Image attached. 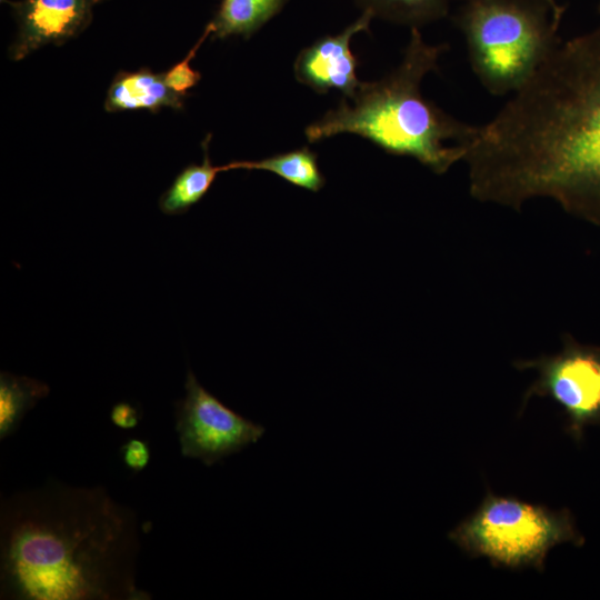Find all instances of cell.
I'll return each instance as SVG.
<instances>
[{
	"mask_svg": "<svg viewBox=\"0 0 600 600\" xmlns=\"http://www.w3.org/2000/svg\"><path fill=\"white\" fill-rule=\"evenodd\" d=\"M123 463L133 472L142 471L150 461V448L147 441L132 438L120 449Z\"/></svg>",
	"mask_w": 600,
	"mask_h": 600,
	"instance_id": "obj_17",
	"label": "cell"
},
{
	"mask_svg": "<svg viewBox=\"0 0 600 600\" xmlns=\"http://www.w3.org/2000/svg\"><path fill=\"white\" fill-rule=\"evenodd\" d=\"M373 18L406 24L410 28L434 22L444 18L449 0H357Z\"/></svg>",
	"mask_w": 600,
	"mask_h": 600,
	"instance_id": "obj_15",
	"label": "cell"
},
{
	"mask_svg": "<svg viewBox=\"0 0 600 600\" xmlns=\"http://www.w3.org/2000/svg\"><path fill=\"white\" fill-rule=\"evenodd\" d=\"M373 16L363 10L362 14L343 31L326 36L304 48L294 62V74L299 82L318 93L337 89L351 98L361 82L357 78V58L350 49L352 37L367 31Z\"/></svg>",
	"mask_w": 600,
	"mask_h": 600,
	"instance_id": "obj_9",
	"label": "cell"
},
{
	"mask_svg": "<svg viewBox=\"0 0 600 600\" xmlns=\"http://www.w3.org/2000/svg\"><path fill=\"white\" fill-rule=\"evenodd\" d=\"M563 11L549 0H464L456 24L489 93H513L528 81L561 41Z\"/></svg>",
	"mask_w": 600,
	"mask_h": 600,
	"instance_id": "obj_4",
	"label": "cell"
},
{
	"mask_svg": "<svg viewBox=\"0 0 600 600\" xmlns=\"http://www.w3.org/2000/svg\"><path fill=\"white\" fill-rule=\"evenodd\" d=\"M562 343L558 353L513 362L516 369L538 374L522 397L520 414L532 397H548L561 407L566 431L579 443L587 427L600 426V347L580 343L570 334Z\"/></svg>",
	"mask_w": 600,
	"mask_h": 600,
	"instance_id": "obj_6",
	"label": "cell"
},
{
	"mask_svg": "<svg viewBox=\"0 0 600 600\" xmlns=\"http://www.w3.org/2000/svg\"><path fill=\"white\" fill-rule=\"evenodd\" d=\"M448 539L473 559L487 558L494 568L539 572L550 549L562 543L582 547L586 541L569 509L552 510L490 489Z\"/></svg>",
	"mask_w": 600,
	"mask_h": 600,
	"instance_id": "obj_5",
	"label": "cell"
},
{
	"mask_svg": "<svg viewBox=\"0 0 600 600\" xmlns=\"http://www.w3.org/2000/svg\"><path fill=\"white\" fill-rule=\"evenodd\" d=\"M463 162L480 202L520 210L550 199L600 228V20L552 49L478 127Z\"/></svg>",
	"mask_w": 600,
	"mask_h": 600,
	"instance_id": "obj_1",
	"label": "cell"
},
{
	"mask_svg": "<svg viewBox=\"0 0 600 600\" xmlns=\"http://www.w3.org/2000/svg\"><path fill=\"white\" fill-rule=\"evenodd\" d=\"M289 0H221L213 19L208 23L211 39L230 36L250 38L278 14Z\"/></svg>",
	"mask_w": 600,
	"mask_h": 600,
	"instance_id": "obj_11",
	"label": "cell"
},
{
	"mask_svg": "<svg viewBox=\"0 0 600 600\" xmlns=\"http://www.w3.org/2000/svg\"><path fill=\"white\" fill-rule=\"evenodd\" d=\"M141 414L139 409L129 402L116 403L110 412L111 422L120 429H133L138 426Z\"/></svg>",
	"mask_w": 600,
	"mask_h": 600,
	"instance_id": "obj_18",
	"label": "cell"
},
{
	"mask_svg": "<svg viewBox=\"0 0 600 600\" xmlns=\"http://www.w3.org/2000/svg\"><path fill=\"white\" fill-rule=\"evenodd\" d=\"M209 36H211V28L209 24H207L202 36L193 48L190 49L186 58L163 73L166 83L177 93L186 96L188 90L193 88L201 79L200 72L191 68L190 61L193 59L198 49Z\"/></svg>",
	"mask_w": 600,
	"mask_h": 600,
	"instance_id": "obj_16",
	"label": "cell"
},
{
	"mask_svg": "<svg viewBox=\"0 0 600 600\" xmlns=\"http://www.w3.org/2000/svg\"><path fill=\"white\" fill-rule=\"evenodd\" d=\"M186 396L176 402V431L181 454L211 467L256 443L262 424L239 414L204 389L188 370Z\"/></svg>",
	"mask_w": 600,
	"mask_h": 600,
	"instance_id": "obj_7",
	"label": "cell"
},
{
	"mask_svg": "<svg viewBox=\"0 0 600 600\" xmlns=\"http://www.w3.org/2000/svg\"><path fill=\"white\" fill-rule=\"evenodd\" d=\"M50 388L42 381L7 371L0 373V440L14 433L24 416Z\"/></svg>",
	"mask_w": 600,
	"mask_h": 600,
	"instance_id": "obj_14",
	"label": "cell"
},
{
	"mask_svg": "<svg viewBox=\"0 0 600 600\" xmlns=\"http://www.w3.org/2000/svg\"><path fill=\"white\" fill-rule=\"evenodd\" d=\"M448 44H428L411 28L400 64L382 79L361 82L351 98L306 129L309 142L339 133L361 136L386 152L418 160L436 174L463 161L478 127L464 123L422 97L424 76L438 68Z\"/></svg>",
	"mask_w": 600,
	"mask_h": 600,
	"instance_id": "obj_3",
	"label": "cell"
},
{
	"mask_svg": "<svg viewBox=\"0 0 600 600\" xmlns=\"http://www.w3.org/2000/svg\"><path fill=\"white\" fill-rule=\"evenodd\" d=\"M209 142L210 137H207L202 143L203 162L187 166L160 197L159 207L164 214L173 216L187 212L204 197L218 173L227 171L226 164H212L208 152Z\"/></svg>",
	"mask_w": 600,
	"mask_h": 600,
	"instance_id": "obj_12",
	"label": "cell"
},
{
	"mask_svg": "<svg viewBox=\"0 0 600 600\" xmlns=\"http://www.w3.org/2000/svg\"><path fill=\"white\" fill-rule=\"evenodd\" d=\"M227 171L233 169L264 170L272 172L293 186L319 191L326 179L318 166V157L309 148L274 154L257 161H232L226 164Z\"/></svg>",
	"mask_w": 600,
	"mask_h": 600,
	"instance_id": "obj_13",
	"label": "cell"
},
{
	"mask_svg": "<svg viewBox=\"0 0 600 600\" xmlns=\"http://www.w3.org/2000/svg\"><path fill=\"white\" fill-rule=\"evenodd\" d=\"M162 108L183 109V96L168 87L163 73H154L148 68L118 73L108 89L104 101V109L109 112L126 110L158 112Z\"/></svg>",
	"mask_w": 600,
	"mask_h": 600,
	"instance_id": "obj_10",
	"label": "cell"
},
{
	"mask_svg": "<svg viewBox=\"0 0 600 600\" xmlns=\"http://www.w3.org/2000/svg\"><path fill=\"white\" fill-rule=\"evenodd\" d=\"M550 2H556L554 0H549Z\"/></svg>",
	"mask_w": 600,
	"mask_h": 600,
	"instance_id": "obj_19",
	"label": "cell"
},
{
	"mask_svg": "<svg viewBox=\"0 0 600 600\" xmlns=\"http://www.w3.org/2000/svg\"><path fill=\"white\" fill-rule=\"evenodd\" d=\"M136 511L102 486L49 480L0 503V599L149 600Z\"/></svg>",
	"mask_w": 600,
	"mask_h": 600,
	"instance_id": "obj_2",
	"label": "cell"
},
{
	"mask_svg": "<svg viewBox=\"0 0 600 600\" xmlns=\"http://www.w3.org/2000/svg\"><path fill=\"white\" fill-rule=\"evenodd\" d=\"M107 0H20L7 1L12 8L18 33L9 53L13 61L53 43L60 46L84 31L93 8Z\"/></svg>",
	"mask_w": 600,
	"mask_h": 600,
	"instance_id": "obj_8",
	"label": "cell"
}]
</instances>
